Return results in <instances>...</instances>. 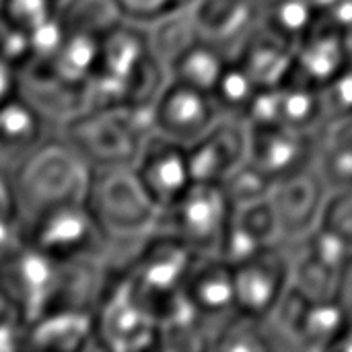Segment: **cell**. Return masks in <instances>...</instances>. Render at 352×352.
Segmentation results:
<instances>
[{"label": "cell", "mask_w": 352, "mask_h": 352, "mask_svg": "<svg viewBox=\"0 0 352 352\" xmlns=\"http://www.w3.org/2000/svg\"><path fill=\"white\" fill-rule=\"evenodd\" d=\"M93 167L64 138L50 136L14 173L12 190L21 223L62 204L87 202Z\"/></svg>", "instance_id": "1"}, {"label": "cell", "mask_w": 352, "mask_h": 352, "mask_svg": "<svg viewBox=\"0 0 352 352\" xmlns=\"http://www.w3.org/2000/svg\"><path fill=\"white\" fill-rule=\"evenodd\" d=\"M155 134L153 105L89 109L64 124V138L93 169L132 167L144 140Z\"/></svg>", "instance_id": "2"}, {"label": "cell", "mask_w": 352, "mask_h": 352, "mask_svg": "<svg viewBox=\"0 0 352 352\" xmlns=\"http://www.w3.org/2000/svg\"><path fill=\"white\" fill-rule=\"evenodd\" d=\"M87 206L113 243H142L155 233L161 214L134 167L93 169Z\"/></svg>", "instance_id": "3"}, {"label": "cell", "mask_w": 352, "mask_h": 352, "mask_svg": "<svg viewBox=\"0 0 352 352\" xmlns=\"http://www.w3.org/2000/svg\"><path fill=\"white\" fill-rule=\"evenodd\" d=\"M235 210L223 184L194 182L175 204L161 210L155 231L179 239L198 256H221Z\"/></svg>", "instance_id": "4"}, {"label": "cell", "mask_w": 352, "mask_h": 352, "mask_svg": "<svg viewBox=\"0 0 352 352\" xmlns=\"http://www.w3.org/2000/svg\"><path fill=\"white\" fill-rule=\"evenodd\" d=\"M198 260L179 239L155 231L136 250L134 258L122 268L124 278L130 287L159 314L186 295V283Z\"/></svg>", "instance_id": "5"}, {"label": "cell", "mask_w": 352, "mask_h": 352, "mask_svg": "<svg viewBox=\"0 0 352 352\" xmlns=\"http://www.w3.org/2000/svg\"><path fill=\"white\" fill-rule=\"evenodd\" d=\"M95 346L132 352L161 349L159 314L120 276L107 283L93 307Z\"/></svg>", "instance_id": "6"}, {"label": "cell", "mask_w": 352, "mask_h": 352, "mask_svg": "<svg viewBox=\"0 0 352 352\" xmlns=\"http://www.w3.org/2000/svg\"><path fill=\"white\" fill-rule=\"evenodd\" d=\"M23 237L39 252L60 262H105L113 243L87 202L62 204L23 223Z\"/></svg>", "instance_id": "7"}, {"label": "cell", "mask_w": 352, "mask_h": 352, "mask_svg": "<svg viewBox=\"0 0 352 352\" xmlns=\"http://www.w3.org/2000/svg\"><path fill=\"white\" fill-rule=\"evenodd\" d=\"M66 264L23 241L0 258V285L16 316L29 326L60 305Z\"/></svg>", "instance_id": "8"}, {"label": "cell", "mask_w": 352, "mask_h": 352, "mask_svg": "<svg viewBox=\"0 0 352 352\" xmlns=\"http://www.w3.org/2000/svg\"><path fill=\"white\" fill-rule=\"evenodd\" d=\"M231 266L237 311L270 320L291 287L293 260L274 243Z\"/></svg>", "instance_id": "9"}, {"label": "cell", "mask_w": 352, "mask_h": 352, "mask_svg": "<svg viewBox=\"0 0 352 352\" xmlns=\"http://www.w3.org/2000/svg\"><path fill=\"white\" fill-rule=\"evenodd\" d=\"M155 132L184 146L200 140L223 116L212 93L169 78L155 105Z\"/></svg>", "instance_id": "10"}, {"label": "cell", "mask_w": 352, "mask_h": 352, "mask_svg": "<svg viewBox=\"0 0 352 352\" xmlns=\"http://www.w3.org/2000/svg\"><path fill=\"white\" fill-rule=\"evenodd\" d=\"M320 134L285 126H250L248 161L274 184L318 165Z\"/></svg>", "instance_id": "11"}, {"label": "cell", "mask_w": 352, "mask_h": 352, "mask_svg": "<svg viewBox=\"0 0 352 352\" xmlns=\"http://www.w3.org/2000/svg\"><path fill=\"white\" fill-rule=\"evenodd\" d=\"M330 192L318 165L276 182L268 198L278 219L283 239L301 241L316 231L322 223Z\"/></svg>", "instance_id": "12"}, {"label": "cell", "mask_w": 352, "mask_h": 352, "mask_svg": "<svg viewBox=\"0 0 352 352\" xmlns=\"http://www.w3.org/2000/svg\"><path fill=\"white\" fill-rule=\"evenodd\" d=\"M132 167L159 210L175 204L194 184L188 146L157 132L144 140Z\"/></svg>", "instance_id": "13"}, {"label": "cell", "mask_w": 352, "mask_h": 352, "mask_svg": "<svg viewBox=\"0 0 352 352\" xmlns=\"http://www.w3.org/2000/svg\"><path fill=\"white\" fill-rule=\"evenodd\" d=\"M351 64L349 33L320 16V21L295 43L289 80L324 91Z\"/></svg>", "instance_id": "14"}, {"label": "cell", "mask_w": 352, "mask_h": 352, "mask_svg": "<svg viewBox=\"0 0 352 352\" xmlns=\"http://www.w3.org/2000/svg\"><path fill=\"white\" fill-rule=\"evenodd\" d=\"M250 124L237 116H221L217 124L188 146L194 182L223 184L248 161Z\"/></svg>", "instance_id": "15"}, {"label": "cell", "mask_w": 352, "mask_h": 352, "mask_svg": "<svg viewBox=\"0 0 352 352\" xmlns=\"http://www.w3.org/2000/svg\"><path fill=\"white\" fill-rule=\"evenodd\" d=\"M188 8L198 35L223 47L231 58L260 25L254 0H192Z\"/></svg>", "instance_id": "16"}, {"label": "cell", "mask_w": 352, "mask_h": 352, "mask_svg": "<svg viewBox=\"0 0 352 352\" xmlns=\"http://www.w3.org/2000/svg\"><path fill=\"white\" fill-rule=\"evenodd\" d=\"M50 122L23 97L0 105V169L12 173L50 138Z\"/></svg>", "instance_id": "17"}, {"label": "cell", "mask_w": 352, "mask_h": 352, "mask_svg": "<svg viewBox=\"0 0 352 352\" xmlns=\"http://www.w3.org/2000/svg\"><path fill=\"white\" fill-rule=\"evenodd\" d=\"M186 297L206 322L219 324L237 311L233 266L221 256H198L186 283Z\"/></svg>", "instance_id": "18"}, {"label": "cell", "mask_w": 352, "mask_h": 352, "mask_svg": "<svg viewBox=\"0 0 352 352\" xmlns=\"http://www.w3.org/2000/svg\"><path fill=\"white\" fill-rule=\"evenodd\" d=\"M233 58L252 74L260 89L280 87L293 72L295 45L260 23Z\"/></svg>", "instance_id": "19"}, {"label": "cell", "mask_w": 352, "mask_h": 352, "mask_svg": "<svg viewBox=\"0 0 352 352\" xmlns=\"http://www.w3.org/2000/svg\"><path fill=\"white\" fill-rule=\"evenodd\" d=\"M95 344L93 309L58 307L27 326V349L82 351Z\"/></svg>", "instance_id": "20"}, {"label": "cell", "mask_w": 352, "mask_h": 352, "mask_svg": "<svg viewBox=\"0 0 352 352\" xmlns=\"http://www.w3.org/2000/svg\"><path fill=\"white\" fill-rule=\"evenodd\" d=\"M328 124L326 103L320 89L287 80L276 87L274 126L322 134Z\"/></svg>", "instance_id": "21"}, {"label": "cell", "mask_w": 352, "mask_h": 352, "mask_svg": "<svg viewBox=\"0 0 352 352\" xmlns=\"http://www.w3.org/2000/svg\"><path fill=\"white\" fill-rule=\"evenodd\" d=\"M229 62L231 56L223 47L198 37L169 64L167 70L169 78L212 93Z\"/></svg>", "instance_id": "22"}, {"label": "cell", "mask_w": 352, "mask_h": 352, "mask_svg": "<svg viewBox=\"0 0 352 352\" xmlns=\"http://www.w3.org/2000/svg\"><path fill=\"white\" fill-rule=\"evenodd\" d=\"M101 37L80 31H66V37L47 66H39L56 74L60 80L85 89L97 68Z\"/></svg>", "instance_id": "23"}, {"label": "cell", "mask_w": 352, "mask_h": 352, "mask_svg": "<svg viewBox=\"0 0 352 352\" xmlns=\"http://www.w3.org/2000/svg\"><path fill=\"white\" fill-rule=\"evenodd\" d=\"M270 320H260L243 311H233L212 330L210 349L217 351H270L278 349Z\"/></svg>", "instance_id": "24"}, {"label": "cell", "mask_w": 352, "mask_h": 352, "mask_svg": "<svg viewBox=\"0 0 352 352\" xmlns=\"http://www.w3.org/2000/svg\"><path fill=\"white\" fill-rule=\"evenodd\" d=\"M58 14L66 31L103 37L124 19L118 0H60Z\"/></svg>", "instance_id": "25"}, {"label": "cell", "mask_w": 352, "mask_h": 352, "mask_svg": "<svg viewBox=\"0 0 352 352\" xmlns=\"http://www.w3.org/2000/svg\"><path fill=\"white\" fill-rule=\"evenodd\" d=\"M342 270L344 268H338L303 248L301 254L293 260L291 283L314 301H332L336 299Z\"/></svg>", "instance_id": "26"}, {"label": "cell", "mask_w": 352, "mask_h": 352, "mask_svg": "<svg viewBox=\"0 0 352 352\" xmlns=\"http://www.w3.org/2000/svg\"><path fill=\"white\" fill-rule=\"evenodd\" d=\"M148 31V43L153 54L169 68V64L188 47L192 45L200 35L196 31V25L192 21L190 8L177 10L153 25L146 27Z\"/></svg>", "instance_id": "27"}, {"label": "cell", "mask_w": 352, "mask_h": 352, "mask_svg": "<svg viewBox=\"0 0 352 352\" xmlns=\"http://www.w3.org/2000/svg\"><path fill=\"white\" fill-rule=\"evenodd\" d=\"M320 16L322 12L316 0H278L260 23L295 45Z\"/></svg>", "instance_id": "28"}, {"label": "cell", "mask_w": 352, "mask_h": 352, "mask_svg": "<svg viewBox=\"0 0 352 352\" xmlns=\"http://www.w3.org/2000/svg\"><path fill=\"white\" fill-rule=\"evenodd\" d=\"M258 91H260V87L252 78V74L235 58H231L219 85L212 91V97L219 103L221 113L245 118Z\"/></svg>", "instance_id": "29"}, {"label": "cell", "mask_w": 352, "mask_h": 352, "mask_svg": "<svg viewBox=\"0 0 352 352\" xmlns=\"http://www.w3.org/2000/svg\"><path fill=\"white\" fill-rule=\"evenodd\" d=\"M223 186H225L231 202L239 208V206L268 198L274 182L268 175H264L254 163L245 161L223 182Z\"/></svg>", "instance_id": "30"}, {"label": "cell", "mask_w": 352, "mask_h": 352, "mask_svg": "<svg viewBox=\"0 0 352 352\" xmlns=\"http://www.w3.org/2000/svg\"><path fill=\"white\" fill-rule=\"evenodd\" d=\"M58 14V0H4V19L31 33Z\"/></svg>", "instance_id": "31"}, {"label": "cell", "mask_w": 352, "mask_h": 352, "mask_svg": "<svg viewBox=\"0 0 352 352\" xmlns=\"http://www.w3.org/2000/svg\"><path fill=\"white\" fill-rule=\"evenodd\" d=\"M320 225L338 235L352 250V188L330 192Z\"/></svg>", "instance_id": "32"}, {"label": "cell", "mask_w": 352, "mask_h": 352, "mask_svg": "<svg viewBox=\"0 0 352 352\" xmlns=\"http://www.w3.org/2000/svg\"><path fill=\"white\" fill-rule=\"evenodd\" d=\"M126 21L148 27L177 10H184L192 0H118Z\"/></svg>", "instance_id": "33"}, {"label": "cell", "mask_w": 352, "mask_h": 352, "mask_svg": "<svg viewBox=\"0 0 352 352\" xmlns=\"http://www.w3.org/2000/svg\"><path fill=\"white\" fill-rule=\"evenodd\" d=\"M322 95L328 116L326 126L352 122V64L322 91Z\"/></svg>", "instance_id": "34"}, {"label": "cell", "mask_w": 352, "mask_h": 352, "mask_svg": "<svg viewBox=\"0 0 352 352\" xmlns=\"http://www.w3.org/2000/svg\"><path fill=\"white\" fill-rule=\"evenodd\" d=\"M25 241L23 223L14 212H0V258L19 248Z\"/></svg>", "instance_id": "35"}, {"label": "cell", "mask_w": 352, "mask_h": 352, "mask_svg": "<svg viewBox=\"0 0 352 352\" xmlns=\"http://www.w3.org/2000/svg\"><path fill=\"white\" fill-rule=\"evenodd\" d=\"M23 70L14 66L10 60L0 56V105L21 95Z\"/></svg>", "instance_id": "36"}, {"label": "cell", "mask_w": 352, "mask_h": 352, "mask_svg": "<svg viewBox=\"0 0 352 352\" xmlns=\"http://www.w3.org/2000/svg\"><path fill=\"white\" fill-rule=\"evenodd\" d=\"M322 19L340 27L342 31H352V0H320Z\"/></svg>", "instance_id": "37"}, {"label": "cell", "mask_w": 352, "mask_h": 352, "mask_svg": "<svg viewBox=\"0 0 352 352\" xmlns=\"http://www.w3.org/2000/svg\"><path fill=\"white\" fill-rule=\"evenodd\" d=\"M336 301L346 318V322L352 326V256L346 262L344 270H342V278H340V287L336 293Z\"/></svg>", "instance_id": "38"}, {"label": "cell", "mask_w": 352, "mask_h": 352, "mask_svg": "<svg viewBox=\"0 0 352 352\" xmlns=\"http://www.w3.org/2000/svg\"><path fill=\"white\" fill-rule=\"evenodd\" d=\"M0 212H14L16 214V204H14V190H12V177L0 169Z\"/></svg>", "instance_id": "39"}, {"label": "cell", "mask_w": 352, "mask_h": 352, "mask_svg": "<svg viewBox=\"0 0 352 352\" xmlns=\"http://www.w3.org/2000/svg\"><path fill=\"white\" fill-rule=\"evenodd\" d=\"M4 19V0H0V21Z\"/></svg>", "instance_id": "40"}, {"label": "cell", "mask_w": 352, "mask_h": 352, "mask_svg": "<svg viewBox=\"0 0 352 352\" xmlns=\"http://www.w3.org/2000/svg\"><path fill=\"white\" fill-rule=\"evenodd\" d=\"M349 43H351V54H352V31L349 33Z\"/></svg>", "instance_id": "41"}, {"label": "cell", "mask_w": 352, "mask_h": 352, "mask_svg": "<svg viewBox=\"0 0 352 352\" xmlns=\"http://www.w3.org/2000/svg\"><path fill=\"white\" fill-rule=\"evenodd\" d=\"M316 2H320V0H316Z\"/></svg>", "instance_id": "42"}, {"label": "cell", "mask_w": 352, "mask_h": 352, "mask_svg": "<svg viewBox=\"0 0 352 352\" xmlns=\"http://www.w3.org/2000/svg\"><path fill=\"white\" fill-rule=\"evenodd\" d=\"M58 2H60V0H58Z\"/></svg>", "instance_id": "43"}]
</instances>
